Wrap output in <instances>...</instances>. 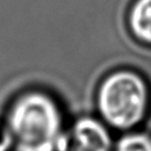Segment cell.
<instances>
[{"label": "cell", "mask_w": 151, "mask_h": 151, "mask_svg": "<svg viewBox=\"0 0 151 151\" xmlns=\"http://www.w3.org/2000/svg\"><path fill=\"white\" fill-rule=\"evenodd\" d=\"M2 122L17 151H56L67 126L59 100L42 89L20 92Z\"/></svg>", "instance_id": "obj_1"}, {"label": "cell", "mask_w": 151, "mask_h": 151, "mask_svg": "<svg viewBox=\"0 0 151 151\" xmlns=\"http://www.w3.org/2000/svg\"><path fill=\"white\" fill-rule=\"evenodd\" d=\"M96 116L112 131L124 132L145 126L151 114V83L131 67L104 73L93 93Z\"/></svg>", "instance_id": "obj_2"}, {"label": "cell", "mask_w": 151, "mask_h": 151, "mask_svg": "<svg viewBox=\"0 0 151 151\" xmlns=\"http://www.w3.org/2000/svg\"><path fill=\"white\" fill-rule=\"evenodd\" d=\"M112 130L93 113H83L66 126L56 151H113Z\"/></svg>", "instance_id": "obj_3"}, {"label": "cell", "mask_w": 151, "mask_h": 151, "mask_svg": "<svg viewBox=\"0 0 151 151\" xmlns=\"http://www.w3.org/2000/svg\"><path fill=\"white\" fill-rule=\"evenodd\" d=\"M126 26L131 38L151 48V0H131L126 12Z\"/></svg>", "instance_id": "obj_4"}, {"label": "cell", "mask_w": 151, "mask_h": 151, "mask_svg": "<svg viewBox=\"0 0 151 151\" xmlns=\"http://www.w3.org/2000/svg\"><path fill=\"white\" fill-rule=\"evenodd\" d=\"M113 151H151V130L138 128L121 132L114 139Z\"/></svg>", "instance_id": "obj_5"}, {"label": "cell", "mask_w": 151, "mask_h": 151, "mask_svg": "<svg viewBox=\"0 0 151 151\" xmlns=\"http://www.w3.org/2000/svg\"><path fill=\"white\" fill-rule=\"evenodd\" d=\"M11 145V140H10L9 133L6 129L4 122L0 123V151H8Z\"/></svg>", "instance_id": "obj_6"}]
</instances>
